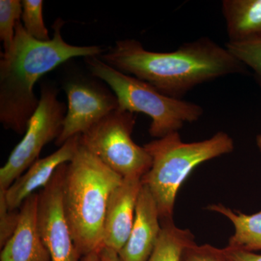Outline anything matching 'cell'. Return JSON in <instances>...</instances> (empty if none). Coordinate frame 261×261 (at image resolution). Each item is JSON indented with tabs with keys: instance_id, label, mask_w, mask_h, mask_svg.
Masks as SVG:
<instances>
[{
	"instance_id": "obj_18",
	"label": "cell",
	"mask_w": 261,
	"mask_h": 261,
	"mask_svg": "<svg viewBox=\"0 0 261 261\" xmlns=\"http://www.w3.org/2000/svg\"><path fill=\"white\" fill-rule=\"evenodd\" d=\"M43 1L42 0H23L22 23L29 35L37 40H50L49 32L43 18Z\"/></svg>"
},
{
	"instance_id": "obj_20",
	"label": "cell",
	"mask_w": 261,
	"mask_h": 261,
	"mask_svg": "<svg viewBox=\"0 0 261 261\" xmlns=\"http://www.w3.org/2000/svg\"><path fill=\"white\" fill-rule=\"evenodd\" d=\"M20 211H11L7 204L6 190L0 189V247L13 236L19 221Z\"/></svg>"
},
{
	"instance_id": "obj_11",
	"label": "cell",
	"mask_w": 261,
	"mask_h": 261,
	"mask_svg": "<svg viewBox=\"0 0 261 261\" xmlns=\"http://www.w3.org/2000/svg\"><path fill=\"white\" fill-rule=\"evenodd\" d=\"M161 229L157 203L149 189L142 185L129 238L118 252L121 260H148L159 241Z\"/></svg>"
},
{
	"instance_id": "obj_17",
	"label": "cell",
	"mask_w": 261,
	"mask_h": 261,
	"mask_svg": "<svg viewBox=\"0 0 261 261\" xmlns=\"http://www.w3.org/2000/svg\"><path fill=\"white\" fill-rule=\"evenodd\" d=\"M23 5L20 0L0 1V40L3 43L4 51L8 50L13 44L17 24L21 21Z\"/></svg>"
},
{
	"instance_id": "obj_12",
	"label": "cell",
	"mask_w": 261,
	"mask_h": 261,
	"mask_svg": "<svg viewBox=\"0 0 261 261\" xmlns=\"http://www.w3.org/2000/svg\"><path fill=\"white\" fill-rule=\"evenodd\" d=\"M81 135L72 137L53 154L38 159L6 190L10 210H18L24 201L48 185L61 165L69 163L80 148Z\"/></svg>"
},
{
	"instance_id": "obj_4",
	"label": "cell",
	"mask_w": 261,
	"mask_h": 261,
	"mask_svg": "<svg viewBox=\"0 0 261 261\" xmlns=\"http://www.w3.org/2000/svg\"><path fill=\"white\" fill-rule=\"evenodd\" d=\"M152 158L148 171L141 178L154 197L161 220L173 219L176 195L182 184L201 163L231 153L232 138L224 132L200 142H182L178 132L144 145Z\"/></svg>"
},
{
	"instance_id": "obj_14",
	"label": "cell",
	"mask_w": 261,
	"mask_h": 261,
	"mask_svg": "<svg viewBox=\"0 0 261 261\" xmlns=\"http://www.w3.org/2000/svg\"><path fill=\"white\" fill-rule=\"evenodd\" d=\"M221 11L229 43L261 37V0H224Z\"/></svg>"
},
{
	"instance_id": "obj_25",
	"label": "cell",
	"mask_w": 261,
	"mask_h": 261,
	"mask_svg": "<svg viewBox=\"0 0 261 261\" xmlns=\"http://www.w3.org/2000/svg\"><path fill=\"white\" fill-rule=\"evenodd\" d=\"M256 144L257 147H258L259 151H260L261 154V134L256 137Z\"/></svg>"
},
{
	"instance_id": "obj_8",
	"label": "cell",
	"mask_w": 261,
	"mask_h": 261,
	"mask_svg": "<svg viewBox=\"0 0 261 261\" xmlns=\"http://www.w3.org/2000/svg\"><path fill=\"white\" fill-rule=\"evenodd\" d=\"M67 163L57 169L38 193L37 226L51 261H80L63 207V189Z\"/></svg>"
},
{
	"instance_id": "obj_10",
	"label": "cell",
	"mask_w": 261,
	"mask_h": 261,
	"mask_svg": "<svg viewBox=\"0 0 261 261\" xmlns=\"http://www.w3.org/2000/svg\"><path fill=\"white\" fill-rule=\"evenodd\" d=\"M142 186L141 178H123L111 194L103 228V247L118 253L126 243L133 227Z\"/></svg>"
},
{
	"instance_id": "obj_16",
	"label": "cell",
	"mask_w": 261,
	"mask_h": 261,
	"mask_svg": "<svg viewBox=\"0 0 261 261\" xmlns=\"http://www.w3.org/2000/svg\"><path fill=\"white\" fill-rule=\"evenodd\" d=\"M161 235L147 261H181L182 254L189 245L195 243L189 229L177 227L173 219L161 220Z\"/></svg>"
},
{
	"instance_id": "obj_19",
	"label": "cell",
	"mask_w": 261,
	"mask_h": 261,
	"mask_svg": "<svg viewBox=\"0 0 261 261\" xmlns=\"http://www.w3.org/2000/svg\"><path fill=\"white\" fill-rule=\"evenodd\" d=\"M225 47L245 67L253 71L261 87V37L244 43L227 42Z\"/></svg>"
},
{
	"instance_id": "obj_9",
	"label": "cell",
	"mask_w": 261,
	"mask_h": 261,
	"mask_svg": "<svg viewBox=\"0 0 261 261\" xmlns=\"http://www.w3.org/2000/svg\"><path fill=\"white\" fill-rule=\"evenodd\" d=\"M68 108L63 130L56 145H63L75 136L89 130L109 113L118 109L114 94L94 82L83 80L70 81L65 84Z\"/></svg>"
},
{
	"instance_id": "obj_24",
	"label": "cell",
	"mask_w": 261,
	"mask_h": 261,
	"mask_svg": "<svg viewBox=\"0 0 261 261\" xmlns=\"http://www.w3.org/2000/svg\"><path fill=\"white\" fill-rule=\"evenodd\" d=\"M80 261H100L99 252H92L88 255L82 257Z\"/></svg>"
},
{
	"instance_id": "obj_13",
	"label": "cell",
	"mask_w": 261,
	"mask_h": 261,
	"mask_svg": "<svg viewBox=\"0 0 261 261\" xmlns=\"http://www.w3.org/2000/svg\"><path fill=\"white\" fill-rule=\"evenodd\" d=\"M37 204L36 192L20 206L18 226L2 248L0 261H51L38 229Z\"/></svg>"
},
{
	"instance_id": "obj_22",
	"label": "cell",
	"mask_w": 261,
	"mask_h": 261,
	"mask_svg": "<svg viewBox=\"0 0 261 261\" xmlns=\"http://www.w3.org/2000/svg\"><path fill=\"white\" fill-rule=\"evenodd\" d=\"M222 250L227 261H261V254L236 250L228 247Z\"/></svg>"
},
{
	"instance_id": "obj_21",
	"label": "cell",
	"mask_w": 261,
	"mask_h": 261,
	"mask_svg": "<svg viewBox=\"0 0 261 261\" xmlns=\"http://www.w3.org/2000/svg\"><path fill=\"white\" fill-rule=\"evenodd\" d=\"M181 261H227L222 249L212 245H198L195 243L189 245L182 254Z\"/></svg>"
},
{
	"instance_id": "obj_6",
	"label": "cell",
	"mask_w": 261,
	"mask_h": 261,
	"mask_svg": "<svg viewBox=\"0 0 261 261\" xmlns=\"http://www.w3.org/2000/svg\"><path fill=\"white\" fill-rule=\"evenodd\" d=\"M135 123V113L117 109L81 135V145L123 178H142L152 160L132 139Z\"/></svg>"
},
{
	"instance_id": "obj_3",
	"label": "cell",
	"mask_w": 261,
	"mask_h": 261,
	"mask_svg": "<svg viewBox=\"0 0 261 261\" xmlns=\"http://www.w3.org/2000/svg\"><path fill=\"white\" fill-rule=\"evenodd\" d=\"M123 180L82 145L73 159L67 163L63 207L81 256L99 252L102 249L108 200Z\"/></svg>"
},
{
	"instance_id": "obj_7",
	"label": "cell",
	"mask_w": 261,
	"mask_h": 261,
	"mask_svg": "<svg viewBox=\"0 0 261 261\" xmlns=\"http://www.w3.org/2000/svg\"><path fill=\"white\" fill-rule=\"evenodd\" d=\"M65 103L58 99V90L43 84L39 106L31 118L25 135L0 169V189L8 190L39 159L44 146L59 137L66 115Z\"/></svg>"
},
{
	"instance_id": "obj_1",
	"label": "cell",
	"mask_w": 261,
	"mask_h": 261,
	"mask_svg": "<svg viewBox=\"0 0 261 261\" xmlns=\"http://www.w3.org/2000/svg\"><path fill=\"white\" fill-rule=\"evenodd\" d=\"M99 58L122 73L177 99L200 84L246 70L227 48L208 37L184 43L169 53L147 50L139 41L123 39L117 41Z\"/></svg>"
},
{
	"instance_id": "obj_15",
	"label": "cell",
	"mask_w": 261,
	"mask_h": 261,
	"mask_svg": "<svg viewBox=\"0 0 261 261\" xmlns=\"http://www.w3.org/2000/svg\"><path fill=\"white\" fill-rule=\"evenodd\" d=\"M207 209L224 215L232 222L234 233L230 238L227 247L247 252L261 250V211L246 215L222 204H213L207 206Z\"/></svg>"
},
{
	"instance_id": "obj_5",
	"label": "cell",
	"mask_w": 261,
	"mask_h": 261,
	"mask_svg": "<svg viewBox=\"0 0 261 261\" xmlns=\"http://www.w3.org/2000/svg\"><path fill=\"white\" fill-rule=\"evenodd\" d=\"M89 71L107 84L118 102V109L143 113L151 119L149 135L157 139L178 132L185 123L198 121L203 108L196 103L168 97L150 84L122 73L99 57L84 58Z\"/></svg>"
},
{
	"instance_id": "obj_2",
	"label": "cell",
	"mask_w": 261,
	"mask_h": 261,
	"mask_svg": "<svg viewBox=\"0 0 261 261\" xmlns=\"http://www.w3.org/2000/svg\"><path fill=\"white\" fill-rule=\"evenodd\" d=\"M58 19L53 25V37L43 42L29 35L21 21L17 24L13 44L1 53L0 59V122L5 128L25 134L39 99L34 86L43 75L72 58L99 57V46H75L65 42L64 25Z\"/></svg>"
},
{
	"instance_id": "obj_23",
	"label": "cell",
	"mask_w": 261,
	"mask_h": 261,
	"mask_svg": "<svg viewBox=\"0 0 261 261\" xmlns=\"http://www.w3.org/2000/svg\"><path fill=\"white\" fill-rule=\"evenodd\" d=\"M99 255L100 261H121L118 252L108 247H102Z\"/></svg>"
}]
</instances>
